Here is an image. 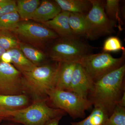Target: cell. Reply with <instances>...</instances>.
Listing matches in <instances>:
<instances>
[{"instance_id":"obj_10","label":"cell","mask_w":125,"mask_h":125,"mask_svg":"<svg viewBox=\"0 0 125 125\" xmlns=\"http://www.w3.org/2000/svg\"><path fill=\"white\" fill-rule=\"evenodd\" d=\"M94 81L80 64L76 63L69 91L88 99L93 89Z\"/></svg>"},{"instance_id":"obj_7","label":"cell","mask_w":125,"mask_h":125,"mask_svg":"<svg viewBox=\"0 0 125 125\" xmlns=\"http://www.w3.org/2000/svg\"><path fill=\"white\" fill-rule=\"evenodd\" d=\"M92 7L86 15L89 30L86 37L92 40L115 33V23L108 19L104 10L105 1L90 0Z\"/></svg>"},{"instance_id":"obj_28","label":"cell","mask_w":125,"mask_h":125,"mask_svg":"<svg viewBox=\"0 0 125 125\" xmlns=\"http://www.w3.org/2000/svg\"><path fill=\"white\" fill-rule=\"evenodd\" d=\"M62 116L56 117L49 120L45 124V125H59V122Z\"/></svg>"},{"instance_id":"obj_12","label":"cell","mask_w":125,"mask_h":125,"mask_svg":"<svg viewBox=\"0 0 125 125\" xmlns=\"http://www.w3.org/2000/svg\"><path fill=\"white\" fill-rule=\"evenodd\" d=\"M70 14L69 12L62 11L51 20L42 23L57 34L60 37H75L72 33L69 24Z\"/></svg>"},{"instance_id":"obj_11","label":"cell","mask_w":125,"mask_h":125,"mask_svg":"<svg viewBox=\"0 0 125 125\" xmlns=\"http://www.w3.org/2000/svg\"><path fill=\"white\" fill-rule=\"evenodd\" d=\"M62 11L55 0H43L30 20L42 23L51 20Z\"/></svg>"},{"instance_id":"obj_29","label":"cell","mask_w":125,"mask_h":125,"mask_svg":"<svg viewBox=\"0 0 125 125\" xmlns=\"http://www.w3.org/2000/svg\"><path fill=\"white\" fill-rule=\"evenodd\" d=\"M117 104L121 107H125V93L118 101Z\"/></svg>"},{"instance_id":"obj_5","label":"cell","mask_w":125,"mask_h":125,"mask_svg":"<svg viewBox=\"0 0 125 125\" xmlns=\"http://www.w3.org/2000/svg\"><path fill=\"white\" fill-rule=\"evenodd\" d=\"M46 102L50 107L64 111L73 120L85 118V111L93 106L87 99L73 92L56 88L49 93Z\"/></svg>"},{"instance_id":"obj_4","label":"cell","mask_w":125,"mask_h":125,"mask_svg":"<svg viewBox=\"0 0 125 125\" xmlns=\"http://www.w3.org/2000/svg\"><path fill=\"white\" fill-rule=\"evenodd\" d=\"M49 48L52 61L59 62L79 63L87 56L93 54L96 48L75 37H60Z\"/></svg>"},{"instance_id":"obj_17","label":"cell","mask_w":125,"mask_h":125,"mask_svg":"<svg viewBox=\"0 0 125 125\" xmlns=\"http://www.w3.org/2000/svg\"><path fill=\"white\" fill-rule=\"evenodd\" d=\"M109 116L105 108L100 106H94L91 114L82 121L71 122V125H104Z\"/></svg>"},{"instance_id":"obj_31","label":"cell","mask_w":125,"mask_h":125,"mask_svg":"<svg viewBox=\"0 0 125 125\" xmlns=\"http://www.w3.org/2000/svg\"><path fill=\"white\" fill-rule=\"evenodd\" d=\"M21 125V124H18V123H14V122H12V123H9V124H7V125Z\"/></svg>"},{"instance_id":"obj_13","label":"cell","mask_w":125,"mask_h":125,"mask_svg":"<svg viewBox=\"0 0 125 125\" xmlns=\"http://www.w3.org/2000/svg\"><path fill=\"white\" fill-rule=\"evenodd\" d=\"M30 98L25 94L19 95L0 94V110L15 111L27 107L30 104Z\"/></svg>"},{"instance_id":"obj_8","label":"cell","mask_w":125,"mask_h":125,"mask_svg":"<svg viewBox=\"0 0 125 125\" xmlns=\"http://www.w3.org/2000/svg\"><path fill=\"white\" fill-rule=\"evenodd\" d=\"M25 94L22 73L11 64L0 62V94Z\"/></svg>"},{"instance_id":"obj_22","label":"cell","mask_w":125,"mask_h":125,"mask_svg":"<svg viewBox=\"0 0 125 125\" xmlns=\"http://www.w3.org/2000/svg\"><path fill=\"white\" fill-rule=\"evenodd\" d=\"M20 18L17 11L2 16L0 18V31H12L20 22Z\"/></svg>"},{"instance_id":"obj_30","label":"cell","mask_w":125,"mask_h":125,"mask_svg":"<svg viewBox=\"0 0 125 125\" xmlns=\"http://www.w3.org/2000/svg\"><path fill=\"white\" fill-rule=\"evenodd\" d=\"M6 51L4 49H3L2 48L0 47V58L2 54L5 53Z\"/></svg>"},{"instance_id":"obj_27","label":"cell","mask_w":125,"mask_h":125,"mask_svg":"<svg viewBox=\"0 0 125 125\" xmlns=\"http://www.w3.org/2000/svg\"><path fill=\"white\" fill-rule=\"evenodd\" d=\"M0 61L8 64H11V56L7 51L2 54L1 57Z\"/></svg>"},{"instance_id":"obj_23","label":"cell","mask_w":125,"mask_h":125,"mask_svg":"<svg viewBox=\"0 0 125 125\" xmlns=\"http://www.w3.org/2000/svg\"><path fill=\"white\" fill-rule=\"evenodd\" d=\"M20 43L18 39L9 31H0V47L6 51L19 48Z\"/></svg>"},{"instance_id":"obj_2","label":"cell","mask_w":125,"mask_h":125,"mask_svg":"<svg viewBox=\"0 0 125 125\" xmlns=\"http://www.w3.org/2000/svg\"><path fill=\"white\" fill-rule=\"evenodd\" d=\"M60 64L53 62L22 73L25 94L33 102L47 101L49 93L55 88Z\"/></svg>"},{"instance_id":"obj_14","label":"cell","mask_w":125,"mask_h":125,"mask_svg":"<svg viewBox=\"0 0 125 125\" xmlns=\"http://www.w3.org/2000/svg\"><path fill=\"white\" fill-rule=\"evenodd\" d=\"M69 24L72 33L75 37H86L89 25L86 15L77 13H70Z\"/></svg>"},{"instance_id":"obj_33","label":"cell","mask_w":125,"mask_h":125,"mask_svg":"<svg viewBox=\"0 0 125 125\" xmlns=\"http://www.w3.org/2000/svg\"></svg>"},{"instance_id":"obj_26","label":"cell","mask_w":125,"mask_h":125,"mask_svg":"<svg viewBox=\"0 0 125 125\" xmlns=\"http://www.w3.org/2000/svg\"><path fill=\"white\" fill-rule=\"evenodd\" d=\"M16 1L13 0H3L0 3V18L6 14L16 11Z\"/></svg>"},{"instance_id":"obj_3","label":"cell","mask_w":125,"mask_h":125,"mask_svg":"<svg viewBox=\"0 0 125 125\" xmlns=\"http://www.w3.org/2000/svg\"><path fill=\"white\" fill-rule=\"evenodd\" d=\"M66 114L61 109L50 107L46 101H35L22 109L0 110V120H8L22 125H45L49 120Z\"/></svg>"},{"instance_id":"obj_20","label":"cell","mask_w":125,"mask_h":125,"mask_svg":"<svg viewBox=\"0 0 125 125\" xmlns=\"http://www.w3.org/2000/svg\"><path fill=\"white\" fill-rule=\"evenodd\" d=\"M119 0H106L105 1L104 10L108 19L115 23L120 31L123 22L121 17Z\"/></svg>"},{"instance_id":"obj_19","label":"cell","mask_w":125,"mask_h":125,"mask_svg":"<svg viewBox=\"0 0 125 125\" xmlns=\"http://www.w3.org/2000/svg\"><path fill=\"white\" fill-rule=\"evenodd\" d=\"M40 4L39 0H18L16 1V11L23 20H30Z\"/></svg>"},{"instance_id":"obj_1","label":"cell","mask_w":125,"mask_h":125,"mask_svg":"<svg viewBox=\"0 0 125 125\" xmlns=\"http://www.w3.org/2000/svg\"><path fill=\"white\" fill-rule=\"evenodd\" d=\"M125 64L94 82L93 89L88 99L93 106L105 108L109 116L125 93Z\"/></svg>"},{"instance_id":"obj_9","label":"cell","mask_w":125,"mask_h":125,"mask_svg":"<svg viewBox=\"0 0 125 125\" xmlns=\"http://www.w3.org/2000/svg\"><path fill=\"white\" fill-rule=\"evenodd\" d=\"M12 31L34 42L50 43L59 37L57 34L45 25L31 22H20Z\"/></svg>"},{"instance_id":"obj_32","label":"cell","mask_w":125,"mask_h":125,"mask_svg":"<svg viewBox=\"0 0 125 125\" xmlns=\"http://www.w3.org/2000/svg\"><path fill=\"white\" fill-rule=\"evenodd\" d=\"M2 0H0V3H1V2H2Z\"/></svg>"},{"instance_id":"obj_21","label":"cell","mask_w":125,"mask_h":125,"mask_svg":"<svg viewBox=\"0 0 125 125\" xmlns=\"http://www.w3.org/2000/svg\"><path fill=\"white\" fill-rule=\"evenodd\" d=\"M19 48L25 56L36 66L42 65L46 60V56L45 54L33 47L20 43Z\"/></svg>"},{"instance_id":"obj_24","label":"cell","mask_w":125,"mask_h":125,"mask_svg":"<svg viewBox=\"0 0 125 125\" xmlns=\"http://www.w3.org/2000/svg\"><path fill=\"white\" fill-rule=\"evenodd\" d=\"M104 125H125V107L117 104Z\"/></svg>"},{"instance_id":"obj_15","label":"cell","mask_w":125,"mask_h":125,"mask_svg":"<svg viewBox=\"0 0 125 125\" xmlns=\"http://www.w3.org/2000/svg\"><path fill=\"white\" fill-rule=\"evenodd\" d=\"M62 11L87 15L92 7L90 0H55Z\"/></svg>"},{"instance_id":"obj_18","label":"cell","mask_w":125,"mask_h":125,"mask_svg":"<svg viewBox=\"0 0 125 125\" xmlns=\"http://www.w3.org/2000/svg\"><path fill=\"white\" fill-rule=\"evenodd\" d=\"M11 56L13 65L21 73L30 71L36 67L25 56L19 48H15L6 51Z\"/></svg>"},{"instance_id":"obj_16","label":"cell","mask_w":125,"mask_h":125,"mask_svg":"<svg viewBox=\"0 0 125 125\" xmlns=\"http://www.w3.org/2000/svg\"><path fill=\"white\" fill-rule=\"evenodd\" d=\"M76 64L74 62H61L56 89L69 91Z\"/></svg>"},{"instance_id":"obj_6","label":"cell","mask_w":125,"mask_h":125,"mask_svg":"<svg viewBox=\"0 0 125 125\" xmlns=\"http://www.w3.org/2000/svg\"><path fill=\"white\" fill-rule=\"evenodd\" d=\"M125 51L121 56L115 58L109 53L92 54L81 61L80 64L94 82L125 64Z\"/></svg>"},{"instance_id":"obj_25","label":"cell","mask_w":125,"mask_h":125,"mask_svg":"<svg viewBox=\"0 0 125 125\" xmlns=\"http://www.w3.org/2000/svg\"><path fill=\"white\" fill-rule=\"evenodd\" d=\"M125 51L120 39L115 36H111L105 40L103 48V52L109 53Z\"/></svg>"}]
</instances>
